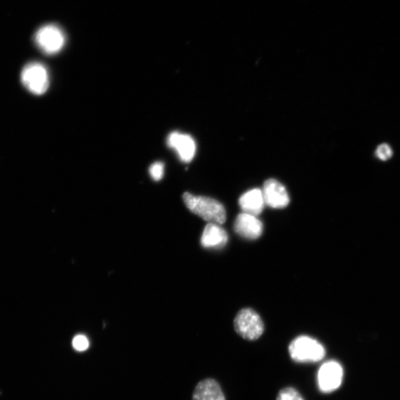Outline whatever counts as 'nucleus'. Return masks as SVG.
Segmentation results:
<instances>
[{"mask_svg": "<svg viewBox=\"0 0 400 400\" xmlns=\"http://www.w3.org/2000/svg\"><path fill=\"white\" fill-rule=\"evenodd\" d=\"M183 198L186 207L209 223L221 226L226 222V209L217 200L204 196H194L189 192H186Z\"/></svg>", "mask_w": 400, "mask_h": 400, "instance_id": "nucleus-1", "label": "nucleus"}, {"mask_svg": "<svg viewBox=\"0 0 400 400\" xmlns=\"http://www.w3.org/2000/svg\"><path fill=\"white\" fill-rule=\"evenodd\" d=\"M292 359L298 363H314L321 361L326 354L323 345L308 336H300L292 341L288 347Z\"/></svg>", "mask_w": 400, "mask_h": 400, "instance_id": "nucleus-2", "label": "nucleus"}, {"mask_svg": "<svg viewBox=\"0 0 400 400\" xmlns=\"http://www.w3.org/2000/svg\"><path fill=\"white\" fill-rule=\"evenodd\" d=\"M234 330L244 340L256 341L264 332V323L260 315L252 308H243L233 321Z\"/></svg>", "mask_w": 400, "mask_h": 400, "instance_id": "nucleus-3", "label": "nucleus"}, {"mask_svg": "<svg viewBox=\"0 0 400 400\" xmlns=\"http://www.w3.org/2000/svg\"><path fill=\"white\" fill-rule=\"evenodd\" d=\"M65 41L63 30L56 24L43 26L34 35L36 46L47 56H54L61 51Z\"/></svg>", "mask_w": 400, "mask_h": 400, "instance_id": "nucleus-4", "label": "nucleus"}, {"mask_svg": "<svg viewBox=\"0 0 400 400\" xmlns=\"http://www.w3.org/2000/svg\"><path fill=\"white\" fill-rule=\"evenodd\" d=\"M23 85L35 95H44L49 88L50 78L46 67L38 62L27 64L21 73Z\"/></svg>", "mask_w": 400, "mask_h": 400, "instance_id": "nucleus-5", "label": "nucleus"}, {"mask_svg": "<svg viewBox=\"0 0 400 400\" xmlns=\"http://www.w3.org/2000/svg\"><path fill=\"white\" fill-rule=\"evenodd\" d=\"M343 369L339 362L335 360L324 363L317 374V383L322 393L329 394L338 389L342 381Z\"/></svg>", "mask_w": 400, "mask_h": 400, "instance_id": "nucleus-6", "label": "nucleus"}, {"mask_svg": "<svg viewBox=\"0 0 400 400\" xmlns=\"http://www.w3.org/2000/svg\"><path fill=\"white\" fill-rule=\"evenodd\" d=\"M262 191L265 204L272 209H284L290 203L286 189L275 179L266 180Z\"/></svg>", "mask_w": 400, "mask_h": 400, "instance_id": "nucleus-7", "label": "nucleus"}, {"mask_svg": "<svg viewBox=\"0 0 400 400\" xmlns=\"http://www.w3.org/2000/svg\"><path fill=\"white\" fill-rule=\"evenodd\" d=\"M233 228L236 233L251 241L258 239L263 232V225L258 218L243 212L236 218Z\"/></svg>", "mask_w": 400, "mask_h": 400, "instance_id": "nucleus-8", "label": "nucleus"}, {"mask_svg": "<svg viewBox=\"0 0 400 400\" xmlns=\"http://www.w3.org/2000/svg\"><path fill=\"white\" fill-rule=\"evenodd\" d=\"M168 145L175 150L179 159L185 162H191L196 153V143L188 135L173 132L167 140Z\"/></svg>", "mask_w": 400, "mask_h": 400, "instance_id": "nucleus-9", "label": "nucleus"}, {"mask_svg": "<svg viewBox=\"0 0 400 400\" xmlns=\"http://www.w3.org/2000/svg\"><path fill=\"white\" fill-rule=\"evenodd\" d=\"M192 400H226V396L218 381L207 378L199 381L193 392Z\"/></svg>", "mask_w": 400, "mask_h": 400, "instance_id": "nucleus-10", "label": "nucleus"}, {"mask_svg": "<svg viewBox=\"0 0 400 400\" xmlns=\"http://www.w3.org/2000/svg\"><path fill=\"white\" fill-rule=\"evenodd\" d=\"M228 241L227 232L221 225L209 223L204 231L201 245L206 248H221Z\"/></svg>", "mask_w": 400, "mask_h": 400, "instance_id": "nucleus-11", "label": "nucleus"}, {"mask_svg": "<svg viewBox=\"0 0 400 400\" xmlns=\"http://www.w3.org/2000/svg\"><path fill=\"white\" fill-rule=\"evenodd\" d=\"M239 204L243 213L259 216L265 205L262 190L254 189L246 192L241 196Z\"/></svg>", "mask_w": 400, "mask_h": 400, "instance_id": "nucleus-12", "label": "nucleus"}, {"mask_svg": "<svg viewBox=\"0 0 400 400\" xmlns=\"http://www.w3.org/2000/svg\"><path fill=\"white\" fill-rule=\"evenodd\" d=\"M277 400H305L299 391L293 387H286L280 391Z\"/></svg>", "mask_w": 400, "mask_h": 400, "instance_id": "nucleus-13", "label": "nucleus"}, {"mask_svg": "<svg viewBox=\"0 0 400 400\" xmlns=\"http://www.w3.org/2000/svg\"><path fill=\"white\" fill-rule=\"evenodd\" d=\"M73 347L77 352H85L89 347V342L88 338L82 335L76 336L72 341Z\"/></svg>", "mask_w": 400, "mask_h": 400, "instance_id": "nucleus-14", "label": "nucleus"}, {"mask_svg": "<svg viewBox=\"0 0 400 400\" xmlns=\"http://www.w3.org/2000/svg\"><path fill=\"white\" fill-rule=\"evenodd\" d=\"M149 172L154 180L159 181L164 175V164L160 162L154 163L150 167Z\"/></svg>", "mask_w": 400, "mask_h": 400, "instance_id": "nucleus-15", "label": "nucleus"}, {"mask_svg": "<svg viewBox=\"0 0 400 400\" xmlns=\"http://www.w3.org/2000/svg\"><path fill=\"white\" fill-rule=\"evenodd\" d=\"M376 154L379 159L386 161L392 157L393 152L389 144H383L377 148Z\"/></svg>", "mask_w": 400, "mask_h": 400, "instance_id": "nucleus-16", "label": "nucleus"}]
</instances>
